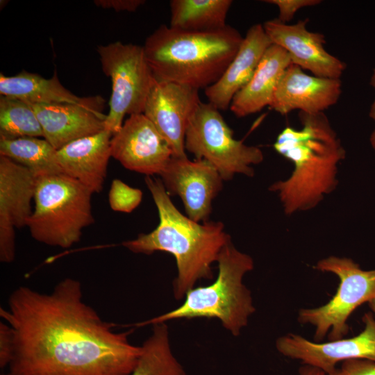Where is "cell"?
<instances>
[{
    "mask_svg": "<svg viewBox=\"0 0 375 375\" xmlns=\"http://www.w3.org/2000/svg\"><path fill=\"white\" fill-rule=\"evenodd\" d=\"M81 283L58 282L49 293L19 286L0 317L12 336L10 375H130L141 347L116 332L83 300Z\"/></svg>",
    "mask_w": 375,
    "mask_h": 375,
    "instance_id": "1",
    "label": "cell"
},
{
    "mask_svg": "<svg viewBox=\"0 0 375 375\" xmlns=\"http://www.w3.org/2000/svg\"><path fill=\"white\" fill-rule=\"evenodd\" d=\"M144 181L156 206L159 223L148 233H140L122 245L135 253L165 251L175 258L177 276L173 282L176 300L185 297L200 279H212V265L231 240L221 222L200 224L183 215L172 201L162 181L146 176Z\"/></svg>",
    "mask_w": 375,
    "mask_h": 375,
    "instance_id": "2",
    "label": "cell"
},
{
    "mask_svg": "<svg viewBox=\"0 0 375 375\" xmlns=\"http://www.w3.org/2000/svg\"><path fill=\"white\" fill-rule=\"evenodd\" d=\"M302 128L286 126L274 144L276 151L294 165L290 176L272 184L285 212L291 215L315 206L335 188L338 163L345 151L324 112H299Z\"/></svg>",
    "mask_w": 375,
    "mask_h": 375,
    "instance_id": "3",
    "label": "cell"
},
{
    "mask_svg": "<svg viewBox=\"0 0 375 375\" xmlns=\"http://www.w3.org/2000/svg\"><path fill=\"white\" fill-rule=\"evenodd\" d=\"M243 38L229 25L215 31L193 32L162 24L147 38L143 47L156 80L199 90L221 78Z\"/></svg>",
    "mask_w": 375,
    "mask_h": 375,
    "instance_id": "4",
    "label": "cell"
},
{
    "mask_svg": "<svg viewBox=\"0 0 375 375\" xmlns=\"http://www.w3.org/2000/svg\"><path fill=\"white\" fill-rule=\"evenodd\" d=\"M217 262L218 274L212 283L190 289L179 307L138 326L183 318H217L233 335L238 336L256 311L251 292L242 282L244 276L253 269V260L238 250L231 240Z\"/></svg>",
    "mask_w": 375,
    "mask_h": 375,
    "instance_id": "5",
    "label": "cell"
},
{
    "mask_svg": "<svg viewBox=\"0 0 375 375\" xmlns=\"http://www.w3.org/2000/svg\"><path fill=\"white\" fill-rule=\"evenodd\" d=\"M92 195L89 189L64 174L38 177L27 226L31 237L63 249L78 242L83 229L94 222Z\"/></svg>",
    "mask_w": 375,
    "mask_h": 375,
    "instance_id": "6",
    "label": "cell"
},
{
    "mask_svg": "<svg viewBox=\"0 0 375 375\" xmlns=\"http://www.w3.org/2000/svg\"><path fill=\"white\" fill-rule=\"evenodd\" d=\"M314 268L335 274L340 280L339 287L326 304L300 309L297 320L315 328V342L327 335L330 341L344 338L349 331L347 321L352 312L375 299V269L363 270L351 258L333 256L320 260Z\"/></svg>",
    "mask_w": 375,
    "mask_h": 375,
    "instance_id": "7",
    "label": "cell"
},
{
    "mask_svg": "<svg viewBox=\"0 0 375 375\" xmlns=\"http://www.w3.org/2000/svg\"><path fill=\"white\" fill-rule=\"evenodd\" d=\"M185 149L196 159L205 160L218 171L224 181L237 174L253 176V165L264 158L260 149L235 140L233 131L219 110L202 101L190 117L185 131Z\"/></svg>",
    "mask_w": 375,
    "mask_h": 375,
    "instance_id": "8",
    "label": "cell"
},
{
    "mask_svg": "<svg viewBox=\"0 0 375 375\" xmlns=\"http://www.w3.org/2000/svg\"><path fill=\"white\" fill-rule=\"evenodd\" d=\"M101 69L111 80V95L106 129L112 135L119 131L126 115L144 112L154 82L143 46L120 41L97 48Z\"/></svg>",
    "mask_w": 375,
    "mask_h": 375,
    "instance_id": "9",
    "label": "cell"
},
{
    "mask_svg": "<svg viewBox=\"0 0 375 375\" xmlns=\"http://www.w3.org/2000/svg\"><path fill=\"white\" fill-rule=\"evenodd\" d=\"M364 329L357 335L327 342H315L295 333L277 338V351L303 364L322 369L326 374L334 372L336 365L351 359L375 362V316L367 312L362 317Z\"/></svg>",
    "mask_w": 375,
    "mask_h": 375,
    "instance_id": "10",
    "label": "cell"
},
{
    "mask_svg": "<svg viewBox=\"0 0 375 375\" xmlns=\"http://www.w3.org/2000/svg\"><path fill=\"white\" fill-rule=\"evenodd\" d=\"M38 177L27 167L0 156V261L15 257V228L28 226Z\"/></svg>",
    "mask_w": 375,
    "mask_h": 375,
    "instance_id": "11",
    "label": "cell"
},
{
    "mask_svg": "<svg viewBox=\"0 0 375 375\" xmlns=\"http://www.w3.org/2000/svg\"><path fill=\"white\" fill-rule=\"evenodd\" d=\"M160 176L168 194L181 198L190 219L209 221L212 201L224 181L212 164L205 160L172 156Z\"/></svg>",
    "mask_w": 375,
    "mask_h": 375,
    "instance_id": "12",
    "label": "cell"
},
{
    "mask_svg": "<svg viewBox=\"0 0 375 375\" xmlns=\"http://www.w3.org/2000/svg\"><path fill=\"white\" fill-rule=\"evenodd\" d=\"M111 156L126 169L160 175L173 156L167 141L144 113L130 115L110 140Z\"/></svg>",
    "mask_w": 375,
    "mask_h": 375,
    "instance_id": "13",
    "label": "cell"
},
{
    "mask_svg": "<svg viewBox=\"0 0 375 375\" xmlns=\"http://www.w3.org/2000/svg\"><path fill=\"white\" fill-rule=\"evenodd\" d=\"M201 102L199 90L154 80L143 113L167 141L174 157H187V124Z\"/></svg>",
    "mask_w": 375,
    "mask_h": 375,
    "instance_id": "14",
    "label": "cell"
},
{
    "mask_svg": "<svg viewBox=\"0 0 375 375\" xmlns=\"http://www.w3.org/2000/svg\"><path fill=\"white\" fill-rule=\"evenodd\" d=\"M104 105V99L96 95L83 97L76 103L31 106L42 126L44 138L59 150L72 141L105 130Z\"/></svg>",
    "mask_w": 375,
    "mask_h": 375,
    "instance_id": "15",
    "label": "cell"
},
{
    "mask_svg": "<svg viewBox=\"0 0 375 375\" xmlns=\"http://www.w3.org/2000/svg\"><path fill=\"white\" fill-rule=\"evenodd\" d=\"M308 22L306 19L287 24L277 18L266 21L262 26L272 44L289 53L292 64L318 77L340 79L345 63L326 51L324 35L308 31Z\"/></svg>",
    "mask_w": 375,
    "mask_h": 375,
    "instance_id": "16",
    "label": "cell"
},
{
    "mask_svg": "<svg viewBox=\"0 0 375 375\" xmlns=\"http://www.w3.org/2000/svg\"><path fill=\"white\" fill-rule=\"evenodd\" d=\"M341 88L340 79L308 75L291 64L280 79L269 107L281 115L294 110L308 114L323 112L338 102Z\"/></svg>",
    "mask_w": 375,
    "mask_h": 375,
    "instance_id": "17",
    "label": "cell"
},
{
    "mask_svg": "<svg viewBox=\"0 0 375 375\" xmlns=\"http://www.w3.org/2000/svg\"><path fill=\"white\" fill-rule=\"evenodd\" d=\"M272 44L262 24L252 25L221 78L204 90L208 102L219 110L229 108L233 97L250 81Z\"/></svg>",
    "mask_w": 375,
    "mask_h": 375,
    "instance_id": "18",
    "label": "cell"
},
{
    "mask_svg": "<svg viewBox=\"0 0 375 375\" xmlns=\"http://www.w3.org/2000/svg\"><path fill=\"white\" fill-rule=\"evenodd\" d=\"M112 133L106 129L69 142L58 150L64 174L76 180L92 194L100 193L111 156Z\"/></svg>",
    "mask_w": 375,
    "mask_h": 375,
    "instance_id": "19",
    "label": "cell"
},
{
    "mask_svg": "<svg viewBox=\"0 0 375 375\" xmlns=\"http://www.w3.org/2000/svg\"><path fill=\"white\" fill-rule=\"evenodd\" d=\"M292 64L289 53L272 44L266 50L250 81L233 97L230 110L244 117L269 106L278 83Z\"/></svg>",
    "mask_w": 375,
    "mask_h": 375,
    "instance_id": "20",
    "label": "cell"
},
{
    "mask_svg": "<svg viewBox=\"0 0 375 375\" xmlns=\"http://www.w3.org/2000/svg\"><path fill=\"white\" fill-rule=\"evenodd\" d=\"M0 94L17 98L31 105L76 103L83 99L60 83L56 70L50 78L24 70L10 76L1 73Z\"/></svg>",
    "mask_w": 375,
    "mask_h": 375,
    "instance_id": "21",
    "label": "cell"
},
{
    "mask_svg": "<svg viewBox=\"0 0 375 375\" xmlns=\"http://www.w3.org/2000/svg\"><path fill=\"white\" fill-rule=\"evenodd\" d=\"M231 0H172L169 27L204 32L226 27Z\"/></svg>",
    "mask_w": 375,
    "mask_h": 375,
    "instance_id": "22",
    "label": "cell"
},
{
    "mask_svg": "<svg viewBox=\"0 0 375 375\" xmlns=\"http://www.w3.org/2000/svg\"><path fill=\"white\" fill-rule=\"evenodd\" d=\"M0 156L27 167L37 177L64 174L56 150L44 138L0 139Z\"/></svg>",
    "mask_w": 375,
    "mask_h": 375,
    "instance_id": "23",
    "label": "cell"
},
{
    "mask_svg": "<svg viewBox=\"0 0 375 375\" xmlns=\"http://www.w3.org/2000/svg\"><path fill=\"white\" fill-rule=\"evenodd\" d=\"M152 325V333L140 346L138 362L130 375H186L171 349L167 324Z\"/></svg>",
    "mask_w": 375,
    "mask_h": 375,
    "instance_id": "24",
    "label": "cell"
},
{
    "mask_svg": "<svg viewBox=\"0 0 375 375\" xmlns=\"http://www.w3.org/2000/svg\"><path fill=\"white\" fill-rule=\"evenodd\" d=\"M44 138L40 122L31 104L17 98L0 97V139Z\"/></svg>",
    "mask_w": 375,
    "mask_h": 375,
    "instance_id": "25",
    "label": "cell"
},
{
    "mask_svg": "<svg viewBox=\"0 0 375 375\" xmlns=\"http://www.w3.org/2000/svg\"><path fill=\"white\" fill-rule=\"evenodd\" d=\"M142 195L140 189L115 178L112 180L108 192V203L115 212L130 213L140 204Z\"/></svg>",
    "mask_w": 375,
    "mask_h": 375,
    "instance_id": "26",
    "label": "cell"
},
{
    "mask_svg": "<svg viewBox=\"0 0 375 375\" xmlns=\"http://www.w3.org/2000/svg\"><path fill=\"white\" fill-rule=\"evenodd\" d=\"M265 2L274 4L278 8L279 15L278 19L283 22H290L295 13L302 8L317 5L321 3L319 0H267Z\"/></svg>",
    "mask_w": 375,
    "mask_h": 375,
    "instance_id": "27",
    "label": "cell"
},
{
    "mask_svg": "<svg viewBox=\"0 0 375 375\" xmlns=\"http://www.w3.org/2000/svg\"><path fill=\"white\" fill-rule=\"evenodd\" d=\"M341 375H375V362L366 359L343 361L339 369Z\"/></svg>",
    "mask_w": 375,
    "mask_h": 375,
    "instance_id": "28",
    "label": "cell"
},
{
    "mask_svg": "<svg viewBox=\"0 0 375 375\" xmlns=\"http://www.w3.org/2000/svg\"><path fill=\"white\" fill-rule=\"evenodd\" d=\"M12 355V336L10 327L3 321L0 322V367L8 366Z\"/></svg>",
    "mask_w": 375,
    "mask_h": 375,
    "instance_id": "29",
    "label": "cell"
},
{
    "mask_svg": "<svg viewBox=\"0 0 375 375\" xmlns=\"http://www.w3.org/2000/svg\"><path fill=\"white\" fill-rule=\"evenodd\" d=\"M144 0H95L94 3L104 9H112L117 12H134L144 4Z\"/></svg>",
    "mask_w": 375,
    "mask_h": 375,
    "instance_id": "30",
    "label": "cell"
},
{
    "mask_svg": "<svg viewBox=\"0 0 375 375\" xmlns=\"http://www.w3.org/2000/svg\"><path fill=\"white\" fill-rule=\"evenodd\" d=\"M326 374L320 369L303 364L299 369V375H325Z\"/></svg>",
    "mask_w": 375,
    "mask_h": 375,
    "instance_id": "31",
    "label": "cell"
},
{
    "mask_svg": "<svg viewBox=\"0 0 375 375\" xmlns=\"http://www.w3.org/2000/svg\"><path fill=\"white\" fill-rule=\"evenodd\" d=\"M370 84L375 90V69H374L372 76H371ZM369 117L374 121H375V98L370 108Z\"/></svg>",
    "mask_w": 375,
    "mask_h": 375,
    "instance_id": "32",
    "label": "cell"
},
{
    "mask_svg": "<svg viewBox=\"0 0 375 375\" xmlns=\"http://www.w3.org/2000/svg\"><path fill=\"white\" fill-rule=\"evenodd\" d=\"M369 307L371 309L372 313L375 316V299H372L368 303Z\"/></svg>",
    "mask_w": 375,
    "mask_h": 375,
    "instance_id": "33",
    "label": "cell"
},
{
    "mask_svg": "<svg viewBox=\"0 0 375 375\" xmlns=\"http://www.w3.org/2000/svg\"><path fill=\"white\" fill-rule=\"evenodd\" d=\"M370 142H371L372 147L375 151V129L373 131L370 136Z\"/></svg>",
    "mask_w": 375,
    "mask_h": 375,
    "instance_id": "34",
    "label": "cell"
},
{
    "mask_svg": "<svg viewBox=\"0 0 375 375\" xmlns=\"http://www.w3.org/2000/svg\"><path fill=\"white\" fill-rule=\"evenodd\" d=\"M325 375H341V374H340V369L337 368L334 372L330 374H326Z\"/></svg>",
    "mask_w": 375,
    "mask_h": 375,
    "instance_id": "35",
    "label": "cell"
},
{
    "mask_svg": "<svg viewBox=\"0 0 375 375\" xmlns=\"http://www.w3.org/2000/svg\"><path fill=\"white\" fill-rule=\"evenodd\" d=\"M1 375H10V374H1Z\"/></svg>",
    "mask_w": 375,
    "mask_h": 375,
    "instance_id": "36",
    "label": "cell"
}]
</instances>
